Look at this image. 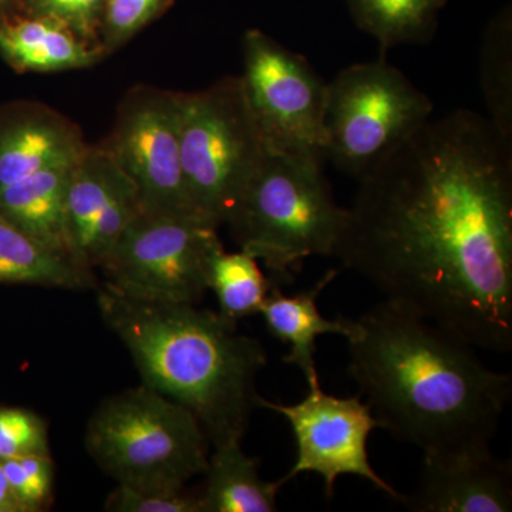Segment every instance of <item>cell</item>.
<instances>
[{"instance_id":"6da1fadb","label":"cell","mask_w":512,"mask_h":512,"mask_svg":"<svg viewBox=\"0 0 512 512\" xmlns=\"http://www.w3.org/2000/svg\"><path fill=\"white\" fill-rule=\"evenodd\" d=\"M333 255L474 348L512 349V138L456 110L360 178Z\"/></svg>"},{"instance_id":"7a4b0ae2","label":"cell","mask_w":512,"mask_h":512,"mask_svg":"<svg viewBox=\"0 0 512 512\" xmlns=\"http://www.w3.org/2000/svg\"><path fill=\"white\" fill-rule=\"evenodd\" d=\"M346 340L349 375L380 429L427 456L491 448L512 379L473 345L387 299Z\"/></svg>"},{"instance_id":"3957f363","label":"cell","mask_w":512,"mask_h":512,"mask_svg":"<svg viewBox=\"0 0 512 512\" xmlns=\"http://www.w3.org/2000/svg\"><path fill=\"white\" fill-rule=\"evenodd\" d=\"M96 293L101 318L133 357L141 383L190 410L211 447L242 441L258 407L256 377L268 365L264 345L192 303L134 298L107 284Z\"/></svg>"},{"instance_id":"277c9868","label":"cell","mask_w":512,"mask_h":512,"mask_svg":"<svg viewBox=\"0 0 512 512\" xmlns=\"http://www.w3.org/2000/svg\"><path fill=\"white\" fill-rule=\"evenodd\" d=\"M323 160L266 153L228 225L239 251L261 261L276 286L309 256H332L346 208L333 198Z\"/></svg>"},{"instance_id":"5b68a950","label":"cell","mask_w":512,"mask_h":512,"mask_svg":"<svg viewBox=\"0 0 512 512\" xmlns=\"http://www.w3.org/2000/svg\"><path fill=\"white\" fill-rule=\"evenodd\" d=\"M84 447L117 484L138 490H181L204 476L211 454L197 417L143 383L94 410Z\"/></svg>"},{"instance_id":"8992f818","label":"cell","mask_w":512,"mask_h":512,"mask_svg":"<svg viewBox=\"0 0 512 512\" xmlns=\"http://www.w3.org/2000/svg\"><path fill=\"white\" fill-rule=\"evenodd\" d=\"M180 140L192 207L220 228L268 153L241 76L180 92Z\"/></svg>"},{"instance_id":"52a82bcc","label":"cell","mask_w":512,"mask_h":512,"mask_svg":"<svg viewBox=\"0 0 512 512\" xmlns=\"http://www.w3.org/2000/svg\"><path fill=\"white\" fill-rule=\"evenodd\" d=\"M434 104L384 59L352 64L328 83L326 160L360 180L431 119Z\"/></svg>"},{"instance_id":"ba28073f","label":"cell","mask_w":512,"mask_h":512,"mask_svg":"<svg viewBox=\"0 0 512 512\" xmlns=\"http://www.w3.org/2000/svg\"><path fill=\"white\" fill-rule=\"evenodd\" d=\"M222 248L210 222L141 210L100 271L104 284L128 296L197 305L210 291L211 261Z\"/></svg>"},{"instance_id":"9c48e42d","label":"cell","mask_w":512,"mask_h":512,"mask_svg":"<svg viewBox=\"0 0 512 512\" xmlns=\"http://www.w3.org/2000/svg\"><path fill=\"white\" fill-rule=\"evenodd\" d=\"M242 49L241 79L266 151L326 160L328 83L261 30H248Z\"/></svg>"},{"instance_id":"30bf717a","label":"cell","mask_w":512,"mask_h":512,"mask_svg":"<svg viewBox=\"0 0 512 512\" xmlns=\"http://www.w3.org/2000/svg\"><path fill=\"white\" fill-rule=\"evenodd\" d=\"M101 146L133 181L141 210L202 220L192 207L181 163L180 92L146 84L128 90Z\"/></svg>"},{"instance_id":"8fae6325","label":"cell","mask_w":512,"mask_h":512,"mask_svg":"<svg viewBox=\"0 0 512 512\" xmlns=\"http://www.w3.org/2000/svg\"><path fill=\"white\" fill-rule=\"evenodd\" d=\"M258 407L282 414L295 436L296 461L282 478L285 484L302 473L319 474L326 497L332 498L339 477L356 476L366 478L394 501L402 498L370 464L367 441L379 429V421L362 394L342 399L316 386L309 387L308 396L299 403H274L259 396Z\"/></svg>"},{"instance_id":"7c38bea8","label":"cell","mask_w":512,"mask_h":512,"mask_svg":"<svg viewBox=\"0 0 512 512\" xmlns=\"http://www.w3.org/2000/svg\"><path fill=\"white\" fill-rule=\"evenodd\" d=\"M140 211L133 181L106 148L87 144L72 165L66 192L67 244L73 261L86 271H100Z\"/></svg>"},{"instance_id":"4fadbf2b","label":"cell","mask_w":512,"mask_h":512,"mask_svg":"<svg viewBox=\"0 0 512 512\" xmlns=\"http://www.w3.org/2000/svg\"><path fill=\"white\" fill-rule=\"evenodd\" d=\"M399 503L413 512H508L512 466L487 450L427 456L412 493Z\"/></svg>"},{"instance_id":"5bb4252c","label":"cell","mask_w":512,"mask_h":512,"mask_svg":"<svg viewBox=\"0 0 512 512\" xmlns=\"http://www.w3.org/2000/svg\"><path fill=\"white\" fill-rule=\"evenodd\" d=\"M86 146L82 128L47 104L16 101L0 107V190L72 163Z\"/></svg>"},{"instance_id":"9a60e30c","label":"cell","mask_w":512,"mask_h":512,"mask_svg":"<svg viewBox=\"0 0 512 512\" xmlns=\"http://www.w3.org/2000/svg\"><path fill=\"white\" fill-rule=\"evenodd\" d=\"M0 55L20 73L86 69L106 57L59 20L29 12L0 18Z\"/></svg>"},{"instance_id":"2e32d148","label":"cell","mask_w":512,"mask_h":512,"mask_svg":"<svg viewBox=\"0 0 512 512\" xmlns=\"http://www.w3.org/2000/svg\"><path fill=\"white\" fill-rule=\"evenodd\" d=\"M336 275L338 272L330 271L312 288L291 296H286L281 286H274L259 311L272 338L289 346L284 362L301 370L308 387L320 386L315 359L319 336L335 333L348 339L356 330L355 319H326L319 311V295Z\"/></svg>"},{"instance_id":"e0dca14e","label":"cell","mask_w":512,"mask_h":512,"mask_svg":"<svg viewBox=\"0 0 512 512\" xmlns=\"http://www.w3.org/2000/svg\"><path fill=\"white\" fill-rule=\"evenodd\" d=\"M74 161L37 171L0 190V217L69 258L72 256L66 234V192Z\"/></svg>"},{"instance_id":"ac0fdd59","label":"cell","mask_w":512,"mask_h":512,"mask_svg":"<svg viewBox=\"0 0 512 512\" xmlns=\"http://www.w3.org/2000/svg\"><path fill=\"white\" fill-rule=\"evenodd\" d=\"M242 441L212 447L200 488L201 512H274L284 481H265L258 460L242 450Z\"/></svg>"},{"instance_id":"d6986e66","label":"cell","mask_w":512,"mask_h":512,"mask_svg":"<svg viewBox=\"0 0 512 512\" xmlns=\"http://www.w3.org/2000/svg\"><path fill=\"white\" fill-rule=\"evenodd\" d=\"M0 284L76 292L96 291L99 286L94 272L30 238L3 217H0Z\"/></svg>"},{"instance_id":"ffe728a7","label":"cell","mask_w":512,"mask_h":512,"mask_svg":"<svg viewBox=\"0 0 512 512\" xmlns=\"http://www.w3.org/2000/svg\"><path fill=\"white\" fill-rule=\"evenodd\" d=\"M447 0H348L357 28L375 37L383 49L426 43L434 35Z\"/></svg>"},{"instance_id":"44dd1931","label":"cell","mask_w":512,"mask_h":512,"mask_svg":"<svg viewBox=\"0 0 512 512\" xmlns=\"http://www.w3.org/2000/svg\"><path fill=\"white\" fill-rule=\"evenodd\" d=\"M208 285L217 296L218 313L235 323L259 313L266 296L276 286L251 255L227 252L225 248L212 258Z\"/></svg>"},{"instance_id":"7402d4cb","label":"cell","mask_w":512,"mask_h":512,"mask_svg":"<svg viewBox=\"0 0 512 512\" xmlns=\"http://www.w3.org/2000/svg\"><path fill=\"white\" fill-rule=\"evenodd\" d=\"M504 12L485 30L480 57L481 89L488 119L505 137L512 138V28Z\"/></svg>"},{"instance_id":"603a6c76","label":"cell","mask_w":512,"mask_h":512,"mask_svg":"<svg viewBox=\"0 0 512 512\" xmlns=\"http://www.w3.org/2000/svg\"><path fill=\"white\" fill-rule=\"evenodd\" d=\"M10 493L22 512L47 511L53 503L55 464L52 456H28L2 461Z\"/></svg>"},{"instance_id":"cb8c5ba5","label":"cell","mask_w":512,"mask_h":512,"mask_svg":"<svg viewBox=\"0 0 512 512\" xmlns=\"http://www.w3.org/2000/svg\"><path fill=\"white\" fill-rule=\"evenodd\" d=\"M50 454L49 427L25 407L0 404V461Z\"/></svg>"},{"instance_id":"d4e9b609","label":"cell","mask_w":512,"mask_h":512,"mask_svg":"<svg viewBox=\"0 0 512 512\" xmlns=\"http://www.w3.org/2000/svg\"><path fill=\"white\" fill-rule=\"evenodd\" d=\"M171 3L173 0H106L100 28L104 53L110 55L126 45Z\"/></svg>"},{"instance_id":"484cf974","label":"cell","mask_w":512,"mask_h":512,"mask_svg":"<svg viewBox=\"0 0 512 512\" xmlns=\"http://www.w3.org/2000/svg\"><path fill=\"white\" fill-rule=\"evenodd\" d=\"M109 512H201L200 490H138L119 485L106 498Z\"/></svg>"},{"instance_id":"4316f807","label":"cell","mask_w":512,"mask_h":512,"mask_svg":"<svg viewBox=\"0 0 512 512\" xmlns=\"http://www.w3.org/2000/svg\"><path fill=\"white\" fill-rule=\"evenodd\" d=\"M104 3L106 0H26L25 12L59 20L84 42L103 50L100 28Z\"/></svg>"},{"instance_id":"83f0119b","label":"cell","mask_w":512,"mask_h":512,"mask_svg":"<svg viewBox=\"0 0 512 512\" xmlns=\"http://www.w3.org/2000/svg\"><path fill=\"white\" fill-rule=\"evenodd\" d=\"M0 512H22L12 493L0 461Z\"/></svg>"},{"instance_id":"f1b7e54d","label":"cell","mask_w":512,"mask_h":512,"mask_svg":"<svg viewBox=\"0 0 512 512\" xmlns=\"http://www.w3.org/2000/svg\"><path fill=\"white\" fill-rule=\"evenodd\" d=\"M22 8L25 12L26 0H0V18L5 16L16 15V8Z\"/></svg>"}]
</instances>
